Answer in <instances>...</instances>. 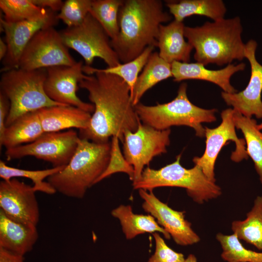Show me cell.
<instances>
[{
	"instance_id": "cell-26",
	"label": "cell",
	"mask_w": 262,
	"mask_h": 262,
	"mask_svg": "<svg viewBox=\"0 0 262 262\" xmlns=\"http://www.w3.org/2000/svg\"><path fill=\"white\" fill-rule=\"evenodd\" d=\"M231 229L239 240L262 250V196H258L243 220L232 222Z\"/></svg>"
},
{
	"instance_id": "cell-17",
	"label": "cell",
	"mask_w": 262,
	"mask_h": 262,
	"mask_svg": "<svg viewBox=\"0 0 262 262\" xmlns=\"http://www.w3.org/2000/svg\"><path fill=\"white\" fill-rule=\"evenodd\" d=\"M58 20L57 15L53 11L46 18L36 21L8 22L1 17L0 26L7 46V53L2 61L1 72L18 68L23 52L34 34L44 28L54 26Z\"/></svg>"
},
{
	"instance_id": "cell-18",
	"label": "cell",
	"mask_w": 262,
	"mask_h": 262,
	"mask_svg": "<svg viewBox=\"0 0 262 262\" xmlns=\"http://www.w3.org/2000/svg\"><path fill=\"white\" fill-rule=\"evenodd\" d=\"M171 70L174 81L181 82L186 80H203L213 83L222 89L223 92L234 93L237 90L231 84L230 78L235 73L244 70L246 64H230L219 70H210L198 63L173 62Z\"/></svg>"
},
{
	"instance_id": "cell-15",
	"label": "cell",
	"mask_w": 262,
	"mask_h": 262,
	"mask_svg": "<svg viewBox=\"0 0 262 262\" xmlns=\"http://www.w3.org/2000/svg\"><path fill=\"white\" fill-rule=\"evenodd\" d=\"M35 191L16 178L0 182V210L19 222L37 226L40 213Z\"/></svg>"
},
{
	"instance_id": "cell-8",
	"label": "cell",
	"mask_w": 262,
	"mask_h": 262,
	"mask_svg": "<svg viewBox=\"0 0 262 262\" xmlns=\"http://www.w3.org/2000/svg\"><path fill=\"white\" fill-rule=\"evenodd\" d=\"M60 33L65 45L78 52L85 66H91L95 58L102 59L110 67L121 64L110 37L90 13L80 25L67 27Z\"/></svg>"
},
{
	"instance_id": "cell-13",
	"label": "cell",
	"mask_w": 262,
	"mask_h": 262,
	"mask_svg": "<svg viewBox=\"0 0 262 262\" xmlns=\"http://www.w3.org/2000/svg\"><path fill=\"white\" fill-rule=\"evenodd\" d=\"M83 66L81 61L73 66L47 68L44 90L55 102L73 106L91 113L94 111V105L82 101L77 95L79 82L87 75L83 74Z\"/></svg>"
},
{
	"instance_id": "cell-22",
	"label": "cell",
	"mask_w": 262,
	"mask_h": 262,
	"mask_svg": "<svg viewBox=\"0 0 262 262\" xmlns=\"http://www.w3.org/2000/svg\"><path fill=\"white\" fill-rule=\"evenodd\" d=\"M111 214L119 220L122 231L128 240L146 233L160 232L167 239L171 237L152 215L134 213L131 205H121L113 210Z\"/></svg>"
},
{
	"instance_id": "cell-7",
	"label": "cell",
	"mask_w": 262,
	"mask_h": 262,
	"mask_svg": "<svg viewBox=\"0 0 262 262\" xmlns=\"http://www.w3.org/2000/svg\"><path fill=\"white\" fill-rule=\"evenodd\" d=\"M46 75V68L26 70L18 68L2 72L0 92L10 102L6 127L26 113L62 105L51 99L45 93Z\"/></svg>"
},
{
	"instance_id": "cell-3",
	"label": "cell",
	"mask_w": 262,
	"mask_h": 262,
	"mask_svg": "<svg viewBox=\"0 0 262 262\" xmlns=\"http://www.w3.org/2000/svg\"><path fill=\"white\" fill-rule=\"evenodd\" d=\"M242 32L241 19L235 16L206 22L201 26H185L184 36L195 49L197 63L221 66L245 58Z\"/></svg>"
},
{
	"instance_id": "cell-34",
	"label": "cell",
	"mask_w": 262,
	"mask_h": 262,
	"mask_svg": "<svg viewBox=\"0 0 262 262\" xmlns=\"http://www.w3.org/2000/svg\"><path fill=\"white\" fill-rule=\"evenodd\" d=\"M119 138L116 136L112 137L109 163L104 172L97 180L96 183L118 172L127 174L130 179L133 181L134 174L133 167L126 160L122 153L119 146Z\"/></svg>"
},
{
	"instance_id": "cell-24",
	"label": "cell",
	"mask_w": 262,
	"mask_h": 262,
	"mask_svg": "<svg viewBox=\"0 0 262 262\" xmlns=\"http://www.w3.org/2000/svg\"><path fill=\"white\" fill-rule=\"evenodd\" d=\"M166 3L174 19L181 22L192 15L203 16L216 21L224 18L227 11L222 0H181Z\"/></svg>"
},
{
	"instance_id": "cell-39",
	"label": "cell",
	"mask_w": 262,
	"mask_h": 262,
	"mask_svg": "<svg viewBox=\"0 0 262 262\" xmlns=\"http://www.w3.org/2000/svg\"><path fill=\"white\" fill-rule=\"evenodd\" d=\"M7 53V46L6 42L1 38L0 39V60L2 61Z\"/></svg>"
},
{
	"instance_id": "cell-32",
	"label": "cell",
	"mask_w": 262,
	"mask_h": 262,
	"mask_svg": "<svg viewBox=\"0 0 262 262\" xmlns=\"http://www.w3.org/2000/svg\"><path fill=\"white\" fill-rule=\"evenodd\" d=\"M154 48V46H148L140 55L130 62L120 64L114 67L98 69L123 79L129 86L131 97L139 74L143 69Z\"/></svg>"
},
{
	"instance_id": "cell-21",
	"label": "cell",
	"mask_w": 262,
	"mask_h": 262,
	"mask_svg": "<svg viewBox=\"0 0 262 262\" xmlns=\"http://www.w3.org/2000/svg\"><path fill=\"white\" fill-rule=\"evenodd\" d=\"M183 22L174 20L160 26L157 47L159 56L166 62L189 63L193 47L184 39Z\"/></svg>"
},
{
	"instance_id": "cell-12",
	"label": "cell",
	"mask_w": 262,
	"mask_h": 262,
	"mask_svg": "<svg viewBox=\"0 0 262 262\" xmlns=\"http://www.w3.org/2000/svg\"><path fill=\"white\" fill-rule=\"evenodd\" d=\"M233 115V109L224 110L221 113L222 122L218 126L213 129L205 128L204 152L201 157H195L193 159L195 164L200 166L205 176L213 182H215L214 170L216 160L222 148L229 141L234 142L236 147L230 156L231 160L238 163L248 157L245 139L237 136Z\"/></svg>"
},
{
	"instance_id": "cell-31",
	"label": "cell",
	"mask_w": 262,
	"mask_h": 262,
	"mask_svg": "<svg viewBox=\"0 0 262 262\" xmlns=\"http://www.w3.org/2000/svg\"><path fill=\"white\" fill-rule=\"evenodd\" d=\"M222 252V259L227 262H262V252H258L245 247L237 236L218 233L216 235Z\"/></svg>"
},
{
	"instance_id": "cell-16",
	"label": "cell",
	"mask_w": 262,
	"mask_h": 262,
	"mask_svg": "<svg viewBox=\"0 0 262 262\" xmlns=\"http://www.w3.org/2000/svg\"><path fill=\"white\" fill-rule=\"evenodd\" d=\"M257 42L249 40L245 44V58L249 62L251 75L249 82L243 91L234 93L221 92L226 103L242 115L262 119V65L256 57Z\"/></svg>"
},
{
	"instance_id": "cell-11",
	"label": "cell",
	"mask_w": 262,
	"mask_h": 262,
	"mask_svg": "<svg viewBox=\"0 0 262 262\" xmlns=\"http://www.w3.org/2000/svg\"><path fill=\"white\" fill-rule=\"evenodd\" d=\"M77 62L54 26L44 28L30 41L21 56L19 67L26 70L73 66Z\"/></svg>"
},
{
	"instance_id": "cell-23",
	"label": "cell",
	"mask_w": 262,
	"mask_h": 262,
	"mask_svg": "<svg viewBox=\"0 0 262 262\" xmlns=\"http://www.w3.org/2000/svg\"><path fill=\"white\" fill-rule=\"evenodd\" d=\"M44 131L37 111L26 113L6 127L0 147L6 149L31 143Z\"/></svg>"
},
{
	"instance_id": "cell-35",
	"label": "cell",
	"mask_w": 262,
	"mask_h": 262,
	"mask_svg": "<svg viewBox=\"0 0 262 262\" xmlns=\"http://www.w3.org/2000/svg\"><path fill=\"white\" fill-rule=\"evenodd\" d=\"M152 234L155 242V250L148 262H185L184 255L169 247L158 232Z\"/></svg>"
},
{
	"instance_id": "cell-30",
	"label": "cell",
	"mask_w": 262,
	"mask_h": 262,
	"mask_svg": "<svg viewBox=\"0 0 262 262\" xmlns=\"http://www.w3.org/2000/svg\"><path fill=\"white\" fill-rule=\"evenodd\" d=\"M123 0H92L89 13L100 24L111 41L119 34L118 12Z\"/></svg>"
},
{
	"instance_id": "cell-19",
	"label": "cell",
	"mask_w": 262,
	"mask_h": 262,
	"mask_svg": "<svg viewBox=\"0 0 262 262\" xmlns=\"http://www.w3.org/2000/svg\"><path fill=\"white\" fill-rule=\"evenodd\" d=\"M38 238L36 226L15 220L0 210V247L24 256Z\"/></svg>"
},
{
	"instance_id": "cell-10",
	"label": "cell",
	"mask_w": 262,
	"mask_h": 262,
	"mask_svg": "<svg viewBox=\"0 0 262 262\" xmlns=\"http://www.w3.org/2000/svg\"><path fill=\"white\" fill-rule=\"evenodd\" d=\"M80 138L71 129L44 132L31 143L6 149L5 155L8 161L31 156L50 163L53 167L65 166L74 155Z\"/></svg>"
},
{
	"instance_id": "cell-5",
	"label": "cell",
	"mask_w": 262,
	"mask_h": 262,
	"mask_svg": "<svg viewBox=\"0 0 262 262\" xmlns=\"http://www.w3.org/2000/svg\"><path fill=\"white\" fill-rule=\"evenodd\" d=\"M187 84L182 83L176 97L163 104L148 106L139 102L134 106L142 123L158 130L169 129L173 126H186L193 128L196 136H205L202 123L215 121V109H205L192 103L187 95Z\"/></svg>"
},
{
	"instance_id": "cell-6",
	"label": "cell",
	"mask_w": 262,
	"mask_h": 262,
	"mask_svg": "<svg viewBox=\"0 0 262 262\" xmlns=\"http://www.w3.org/2000/svg\"><path fill=\"white\" fill-rule=\"evenodd\" d=\"M180 158L179 154L175 161L159 169L145 168L140 180L132 183L133 189L150 191L160 187H181L185 189L188 195L198 204L221 195V188L205 176L200 166L195 165L186 168L181 165Z\"/></svg>"
},
{
	"instance_id": "cell-1",
	"label": "cell",
	"mask_w": 262,
	"mask_h": 262,
	"mask_svg": "<svg viewBox=\"0 0 262 262\" xmlns=\"http://www.w3.org/2000/svg\"><path fill=\"white\" fill-rule=\"evenodd\" d=\"M83 72L87 75L79 87L87 91L95 109L89 127L80 131V137L103 143L116 136L122 142L125 132L136 131L140 120L129 86L120 77L91 66L84 65Z\"/></svg>"
},
{
	"instance_id": "cell-9",
	"label": "cell",
	"mask_w": 262,
	"mask_h": 262,
	"mask_svg": "<svg viewBox=\"0 0 262 262\" xmlns=\"http://www.w3.org/2000/svg\"><path fill=\"white\" fill-rule=\"evenodd\" d=\"M170 133V129L158 130L142 123L140 120L136 131L125 132L123 154L134 169L132 183L140 180L145 166H148L154 157L166 152Z\"/></svg>"
},
{
	"instance_id": "cell-40",
	"label": "cell",
	"mask_w": 262,
	"mask_h": 262,
	"mask_svg": "<svg viewBox=\"0 0 262 262\" xmlns=\"http://www.w3.org/2000/svg\"><path fill=\"white\" fill-rule=\"evenodd\" d=\"M185 262H197V261L196 256L191 254L185 259Z\"/></svg>"
},
{
	"instance_id": "cell-27",
	"label": "cell",
	"mask_w": 262,
	"mask_h": 262,
	"mask_svg": "<svg viewBox=\"0 0 262 262\" xmlns=\"http://www.w3.org/2000/svg\"><path fill=\"white\" fill-rule=\"evenodd\" d=\"M233 115L235 127L244 135L247 154L254 162L262 184V132L257 128V121L252 117H246L234 109Z\"/></svg>"
},
{
	"instance_id": "cell-37",
	"label": "cell",
	"mask_w": 262,
	"mask_h": 262,
	"mask_svg": "<svg viewBox=\"0 0 262 262\" xmlns=\"http://www.w3.org/2000/svg\"><path fill=\"white\" fill-rule=\"evenodd\" d=\"M36 6L51 10L54 12L60 11L64 1L61 0H31Z\"/></svg>"
},
{
	"instance_id": "cell-2",
	"label": "cell",
	"mask_w": 262,
	"mask_h": 262,
	"mask_svg": "<svg viewBox=\"0 0 262 262\" xmlns=\"http://www.w3.org/2000/svg\"><path fill=\"white\" fill-rule=\"evenodd\" d=\"M171 19L160 0H123L118 12L119 34L111 41L120 62L133 60L148 46L157 47L160 25Z\"/></svg>"
},
{
	"instance_id": "cell-4",
	"label": "cell",
	"mask_w": 262,
	"mask_h": 262,
	"mask_svg": "<svg viewBox=\"0 0 262 262\" xmlns=\"http://www.w3.org/2000/svg\"><path fill=\"white\" fill-rule=\"evenodd\" d=\"M111 143H98L80 138L76 151L64 168L49 177L47 181L66 196L82 198L96 184L109 163Z\"/></svg>"
},
{
	"instance_id": "cell-20",
	"label": "cell",
	"mask_w": 262,
	"mask_h": 262,
	"mask_svg": "<svg viewBox=\"0 0 262 262\" xmlns=\"http://www.w3.org/2000/svg\"><path fill=\"white\" fill-rule=\"evenodd\" d=\"M37 112L44 132H59L71 128L85 130L92 116L89 112L68 105L45 107Z\"/></svg>"
},
{
	"instance_id": "cell-25",
	"label": "cell",
	"mask_w": 262,
	"mask_h": 262,
	"mask_svg": "<svg viewBox=\"0 0 262 262\" xmlns=\"http://www.w3.org/2000/svg\"><path fill=\"white\" fill-rule=\"evenodd\" d=\"M173 77L171 65L163 59L158 52H152L139 75L131 95L134 106L140 102L144 94L158 82Z\"/></svg>"
},
{
	"instance_id": "cell-14",
	"label": "cell",
	"mask_w": 262,
	"mask_h": 262,
	"mask_svg": "<svg viewBox=\"0 0 262 262\" xmlns=\"http://www.w3.org/2000/svg\"><path fill=\"white\" fill-rule=\"evenodd\" d=\"M138 192L144 201L142 207L144 211L156 219L177 245L186 246L199 242L200 239L191 223L185 219L184 212L171 208L157 197L153 191L139 189Z\"/></svg>"
},
{
	"instance_id": "cell-41",
	"label": "cell",
	"mask_w": 262,
	"mask_h": 262,
	"mask_svg": "<svg viewBox=\"0 0 262 262\" xmlns=\"http://www.w3.org/2000/svg\"><path fill=\"white\" fill-rule=\"evenodd\" d=\"M257 128L260 131L262 130V123L257 125Z\"/></svg>"
},
{
	"instance_id": "cell-28",
	"label": "cell",
	"mask_w": 262,
	"mask_h": 262,
	"mask_svg": "<svg viewBox=\"0 0 262 262\" xmlns=\"http://www.w3.org/2000/svg\"><path fill=\"white\" fill-rule=\"evenodd\" d=\"M0 8L3 19L8 22L43 19L52 12L36 6L31 0H0Z\"/></svg>"
},
{
	"instance_id": "cell-33",
	"label": "cell",
	"mask_w": 262,
	"mask_h": 262,
	"mask_svg": "<svg viewBox=\"0 0 262 262\" xmlns=\"http://www.w3.org/2000/svg\"><path fill=\"white\" fill-rule=\"evenodd\" d=\"M92 0H66L64 2L60 13L57 15L67 27L81 24L89 13Z\"/></svg>"
},
{
	"instance_id": "cell-36",
	"label": "cell",
	"mask_w": 262,
	"mask_h": 262,
	"mask_svg": "<svg viewBox=\"0 0 262 262\" xmlns=\"http://www.w3.org/2000/svg\"><path fill=\"white\" fill-rule=\"evenodd\" d=\"M10 109V102L8 98L0 92V145L6 129V122Z\"/></svg>"
},
{
	"instance_id": "cell-38",
	"label": "cell",
	"mask_w": 262,
	"mask_h": 262,
	"mask_svg": "<svg viewBox=\"0 0 262 262\" xmlns=\"http://www.w3.org/2000/svg\"><path fill=\"white\" fill-rule=\"evenodd\" d=\"M24 256L0 247V262H24Z\"/></svg>"
},
{
	"instance_id": "cell-29",
	"label": "cell",
	"mask_w": 262,
	"mask_h": 262,
	"mask_svg": "<svg viewBox=\"0 0 262 262\" xmlns=\"http://www.w3.org/2000/svg\"><path fill=\"white\" fill-rule=\"evenodd\" d=\"M65 166L53 167L51 168L38 170H30L13 167L7 165L3 161H0V177L3 180H9L13 178L21 177L30 179L35 192H41L48 195H53L55 189L48 181H44L46 178L58 173Z\"/></svg>"
}]
</instances>
